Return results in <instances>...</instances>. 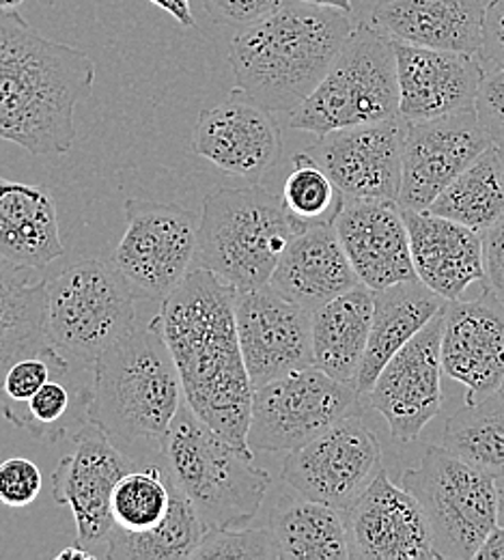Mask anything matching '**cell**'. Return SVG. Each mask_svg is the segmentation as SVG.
<instances>
[{
    "label": "cell",
    "instance_id": "obj_1",
    "mask_svg": "<svg viewBox=\"0 0 504 560\" xmlns=\"http://www.w3.org/2000/svg\"><path fill=\"white\" fill-rule=\"evenodd\" d=\"M237 289L195 268L160 302V326L179 369L188 406L231 444L248 446L253 384L235 322Z\"/></svg>",
    "mask_w": 504,
    "mask_h": 560
},
{
    "label": "cell",
    "instance_id": "obj_2",
    "mask_svg": "<svg viewBox=\"0 0 504 560\" xmlns=\"http://www.w3.org/2000/svg\"><path fill=\"white\" fill-rule=\"evenodd\" d=\"M95 84L91 57L46 39L17 9H0V140L31 155H63L75 140V108Z\"/></svg>",
    "mask_w": 504,
    "mask_h": 560
},
{
    "label": "cell",
    "instance_id": "obj_3",
    "mask_svg": "<svg viewBox=\"0 0 504 560\" xmlns=\"http://www.w3.org/2000/svg\"><path fill=\"white\" fill-rule=\"evenodd\" d=\"M354 26L348 11L283 0L231 39L237 89L277 115H291L319 86Z\"/></svg>",
    "mask_w": 504,
    "mask_h": 560
},
{
    "label": "cell",
    "instance_id": "obj_4",
    "mask_svg": "<svg viewBox=\"0 0 504 560\" xmlns=\"http://www.w3.org/2000/svg\"><path fill=\"white\" fill-rule=\"evenodd\" d=\"M184 399L179 369L157 315L93 362L89 422L115 444L155 442L160 448Z\"/></svg>",
    "mask_w": 504,
    "mask_h": 560
},
{
    "label": "cell",
    "instance_id": "obj_5",
    "mask_svg": "<svg viewBox=\"0 0 504 560\" xmlns=\"http://www.w3.org/2000/svg\"><path fill=\"white\" fill-rule=\"evenodd\" d=\"M164 470L199 513L206 530L248 526L274 479L253 464L255 453L231 444L184 404L160 446Z\"/></svg>",
    "mask_w": 504,
    "mask_h": 560
},
{
    "label": "cell",
    "instance_id": "obj_6",
    "mask_svg": "<svg viewBox=\"0 0 504 560\" xmlns=\"http://www.w3.org/2000/svg\"><path fill=\"white\" fill-rule=\"evenodd\" d=\"M283 201L259 184L220 186L203 199L197 261L237 291L270 284L295 233Z\"/></svg>",
    "mask_w": 504,
    "mask_h": 560
},
{
    "label": "cell",
    "instance_id": "obj_7",
    "mask_svg": "<svg viewBox=\"0 0 504 560\" xmlns=\"http://www.w3.org/2000/svg\"><path fill=\"white\" fill-rule=\"evenodd\" d=\"M399 117L395 42L373 24H356L339 57L310 97L289 115L297 132L324 137L335 130Z\"/></svg>",
    "mask_w": 504,
    "mask_h": 560
},
{
    "label": "cell",
    "instance_id": "obj_8",
    "mask_svg": "<svg viewBox=\"0 0 504 560\" xmlns=\"http://www.w3.org/2000/svg\"><path fill=\"white\" fill-rule=\"evenodd\" d=\"M137 293L117 266L82 259L46 279L52 346L84 364L137 328Z\"/></svg>",
    "mask_w": 504,
    "mask_h": 560
},
{
    "label": "cell",
    "instance_id": "obj_9",
    "mask_svg": "<svg viewBox=\"0 0 504 560\" xmlns=\"http://www.w3.org/2000/svg\"><path fill=\"white\" fill-rule=\"evenodd\" d=\"M427 513L439 559H474L501 524V488L494 477L453 451L430 446L417 468L401 477Z\"/></svg>",
    "mask_w": 504,
    "mask_h": 560
},
{
    "label": "cell",
    "instance_id": "obj_10",
    "mask_svg": "<svg viewBox=\"0 0 504 560\" xmlns=\"http://www.w3.org/2000/svg\"><path fill=\"white\" fill-rule=\"evenodd\" d=\"M356 384L317 366L281 375L253 393L248 446L253 453L295 451L356 412Z\"/></svg>",
    "mask_w": 504,
    "mask_h": 560
},
{
    "label": "cell",
    "instance_id": "obj_11",
    "mask_svg": "<svg viewBox=\"0 0 504 560\" xmlns=\"http://www.w3.org/2000/svg\"><path fill=\"white\" fill-rule=\"evenodd\" d=\"M126 231L115 266L137 298L162 302L188 277L199 246V222L177 203L128 199Z\"/></svg>",
    "mask_w": 504,
    "mask_h": 560
},
{
    "label": "cell",
    "instance_id": "obj_12",
    "mask_svg": "<svg viewBox=\"0 0 504 560\" xmlns=\"http://www.w3.org/2000/svg\"><path fill=\"white\" fill-rule=\"evenodd\" d=\"M382 470L377 435L352 415L289 451L283 481L304 498L348 511Z\"/></svg>",
    "mask_w": 504,
    "mask_h": 560
},
{
    "label": "cell",
    "instance_id": "obj_13",
    "mask_svg": "<svg viewBox=\"0 0 504 560\" xmlns=\"http://www.w3.org/2000/svg\"><path fill=\"white\" fill-rule=\"evenodd\" d=\"M137 466L95 424L86 422L73 433L72 448L52 472L57 504L72 509L75 544L84 548L108 546L115 530L113 491ZM93 552V550H91Z\"/></svg>",
    "mask_w": 504,
    "mask_h": 560
},
{
    "label": "cell",
    "instance_id": "obj_14",
    "mask_svg": "<svg viewBox=\"0 0 504 560\" xmlns=\"http://www.w3.org/2000/svg\"><path fill=\"white\" fill-rule=\"evenodd\" d=\"M235 322L253 388L315 366L310 311L272 284L237 291Z\"/></svg>",
    "mask_w": 504,
    "mask_h": 560
},
{
    "label": "cell",
    "instance_id": "obj_15",
    "mask_svg": "<svg viewBox=\"0 0 504 560\" xmlns=\"http://www.w3.org/2000/svg\"><path fill=\"white\" fill-rule=\"evenodd\" d=\"M494 140L481 128L474 108L427 121H406L401 210H430L433 201L470 166Z\"/></svg>",
    "mask_w": 504,
    "mask_h": 560
},
{
    "label": "cell",
    "instance_id": "obj_16",
    "mask_svg": "<svg viewBox=\"0 0 504 560\" xmlns=\"http://www.w3.org/2000/svg\"><path fill=\"white\" fill-rule=\"evenodd\" d=\"M444 311L446 306L386 362L364 395L368 406L388 422L397 442L417 440L442 408Z\"/></svg>",
    "mask_w": 504,
    "mask_h": 560
},
{
    "label": "cell",
    "instance_id": "obj_17",
    "mask_svg": "<svg viewBox=\"0 0 504 560\" xmlns=\"http://www.w3.org/2000/svg\"><path fill=\"white\" fill-rule=\"evenodd\" d=\"M190 149L220 171L259 184L281 160L283 130L277 113L235 86L220 104L199 115Z\"/></svg>",
    "mask_w": 504,
    "mask_h": 560
},
{
    "label": "cell",
    "instance_id": "obj_18",
    "mask_svg": "<svg viewBox=\"0 0 504 560\" xmlns=\"http://www.w3.org/2000/svg\"><path fill=\"white\" fill-rule=\"evenodd\" d=\"M406 121L364 124L317 137L308 151L345 199L399 201Z\"/></svg>",
    "mask_w": 504,
    "mask_h": 560
},
{
    "label": "cell",
    "instance_id": "obj_19",
    "mask_svg": "<svg viewBox=\"0 0 504 560\" xmlns=\"http://www.w3.org/2000/svg\"><path fill=\"white\" fill-rule=\"evenodd\" d=\"M343 517L350 559L439 560L425 509L403 486H395L386 470Z\"/></svg>",
    "mask_w": 504,
    "mask_h": 560
},
{
    "label": "cell",
    "instance_id": "obj_20",
    "mask_svg": "<svg viewBox=\"0 0 504 560\" xmlns=\"http://www.w3.org/2000/svg\"><path fill=\"white\" fill-rule=\"evenodd\" d=\"M444 375L468 390V404L492 397L504 382V304L485 287L474 300H453L442 328Z\"/></svg>",
    "mask_w": 504,
    "mask_h": 560
},
{
    "label": "cell",
    "instance_id": "obj_21",
    "mask_svg": "<svg viewBox=\"0 0 504 560\" xmlns=\"http://www.w3.org/2000/svg\"><path fill=\"white\" fill-rule=\"evenodd\" d=\"M395 42V39H392ZM399 117L408 124L474 108L485 68L479 55L395 42Z\"/></svg>",
    "mask_w": 504,
    "mask_h": 560
},
{
    "label": "cell",
    "instance_id": "obj_22",
    "mask_svg": "<svg viewBox=\"0 0 504 560\" xmlns=\"http://www.w3.org/2000/svg\"><path fill=\"white\" fill-rule=\"evenodd\" d=\"M335 229L364 287L379 291L419 279L412 264L408 224L399 203L345 199L335 218Z\"/></svg>",
    "mask_w": 504,
    "mask_h": 560
},
{
    "label": "cell",
    "instance_id": "obj_23",
    "mask_svg": "<svg viewBox=\"0 0 504 560\" xmlns=\"http://www.w3.org/2000/svg\"><path fill=\"white\" fill-rule=\"evenodd\" d=\"M419 280L446 302L461 300L470 284L485 280L481 233L430 210H401Z\"/></svg>",
    "mask_w": 504,
    "mask_h": 560
},
{
    "label": "cell",
    "instance_id": "obj_24",
    "mask_svg": "<svg viewBox=\"0 0 504 560\" xmlns=\"http://www.w3.org/2000/svg\"><path fill=\"white\" fill-rule=\"evenodd\" d=\"M483 13L481 0H375L371 24L395 42L479 55Z\"/></svg>",
    "mask_w": 504,
    "mask_h": 560
},
{
    "label": "cell",
    "instance_id": "obj_25",
    "mask_svg": "<svg viewBox=\"0 0 504 560\" xmlns=\"http://www.w3.org/2000/svg\"><path fill=\"white\" fill-rule=\"evenodd\" d=\"M270 284L306 311H315L361 284L335 222L313 224L289 242Z\"/></svg>",
    "mask_w": 504,
    "mask_h": 560
},
{
    "label": "cell",
    "instance_id": "obj_26",
    "mask_svg": "<svg viewBox=\"0 0 504 560\" xmlns=\"http://www.w3.org/2000/svg\"><path fill=\"white\" fill-rule=\"evenodd\" d=\"M63 255L57 201L48 188L0 175V257L42 270Z\"/></svg>",
    "mask_w": 504,
    "mask_h": 560
},
{
    "label": "cell",
    "instance_id": "obj_27",
    "mask_svg": "<svg viewBox=\"0 0 504 560\" xmlns=\"http://www.w3.org/2000/svg\"><path fill=\"white\" fill-rule=\"evenodd\" d=\"M373 293V324L356 377V388L362 397L371 390L386 362L406 348L448 304L419 279L406 280Z\"/></svg>",
    "mask_w": 504,
    "mask_h": 560
},
{
    "label": "cell",
    "instance_id": "obj_28",
    "mask_svg": "<svg viewBox=\"0 0 504 560\" xmlns=\"http://www.w3.org/2000/svg\"><path fill=\"white\" fill-rule=\"evenodd\" d=\"M373 289L359 284L310 313L315 366L356 384L373 324Z\"/></svg>",
    "mask_w": 504,
    "mask_h": 560
},
{
    "label": "cell",
    "instance_id": "obj_29",
    "mask_svg": "<svg viewBox=\"0 0 504 560\" xmlns=\"http://www.w3.org/2000/svg\"><path fill=\"white\" fill-rule=\"evenodd\" d=\"M279 550V560H348L350 544L343 511L285 493L279 498L268 522Z\"/></svg>",
    "mask_w": 504,
    "mask_h": 560
},
{
    "label": "cell",
    "instance_id": "obj_30",
    "mask_svg": "<svg viewBox=\"0 0 504 560\" xmlns=\"http://www.w3.org/2000/svg\"><path fill=\"white\" fill-rule=\"evenodd\" d=\"M46 328V279L0 257V395L13 362L50 348Z\"/></svg>",
    "mask_w": 504,
    "mask_h": 560
},
{
    "label": "cell",
    "instance_id": "obj_31",
    "mask_svg": "<svg viewBox=\"0 0 504 560\" xmlns=\"http://www.w3.org/2000/svg\"><path fill=\"white\" fill-rule=\"evenodd\" d=\"M86 371L93 366L70 358L26 404L2 406L4 419L50 444L78 433L89 422L91 382L80 380Z\"/></svg>",
    "mask_w": 504,
    "mask_h": 560
},
{
    "label": "cell",
    "instance_id": "obj_32",
    "mask_svg": "<svg viewBox=\"0 0 504 560\" xmlns=\"http://www.w3.org/2000/svg\"><path fill=\"white\" fill-rule=\"evenodd\" d=\"M432 213L485 233L504 218V164L499 147H490L470 164L430 208Z\"/></svg>",
    "mask_w": 504,
    "mask_h": 560
},
{
    "label": "cell",
    "instance_id": "obj_33",
    "mask_svg": "<svg viewBox=\"0 0 504 560\" xmlns=\"http://www.w3.org/2000/svg\"><path fill=\"white\" fill-rule=\"evenodd\" d=\"M203 533L206 526L192 502L173 486L166 517L144 533H130L115 526L104 557L110 560L192 559Z\"/></svg>",
    "mask_w": 504,
    "mask_h": 560
},
{
    "label": "cell",
    "instance_id": "obj_34",
    "mask_svg": "<svg viewBox=\"0 0 504 560\" xmlns=\"http://www.w3.org/2000/svg\"><path fill=\"white\" fill-rule=\"evenodd\" d=\"M444 446L496 479L504 491V399L501 393L455 412L444 429Z\"/></svg>",
    "mask_w": 504,
    "mask_h": 560
},
{
    "label": "cell",
    "instance_id": "obj_35",
    "mask_svg": "<svg viewBox=\"0 0 504 560\" xmlns=\"http://www.w3.org/2000/svg\"><path fill=\"white\" fill-rule=\"evenodd\" d=\"M173 500V483L157 466L130 470L119 479L113 491L115 526L130 533H144L157 526Z\"/></svg>",
    "mask_w": 504,
    "mask_h": 560
},
{
    "label": "cell",
    "instance_id": "obj_36",
    "mask_svg": "<svg viewBox=\"0 0 504 560\" xmlns=\"http://www.w3.org/2000/svg\"><path fill=\"white\" fill-rule=\"evenodd\" d=\"M281 201L293 220L306 229L313 224L335 222L345 197L315 158L304 151L293 155V171L285 179Z\"/></svg>",
    "mask_w": 504,
    "mask_h": 560
},
{
    "label": "cell",
    "instance_id": "obj_37",
    "mask_svg": "<svg viewBox=\"0 0 504 560\" xmlns=\"http://www.w3.org/2000/svg\"><path fill=\"white\" fill-rule=\"evenodd\" d=\"M195 560H279V550L270 535V528L239 526V528H210L203 533Z\"/></svg>",
    "mask_w": 504,
    "mask_h": 560
},
{
    "label": "cell",
    "instance_id": "obj_38",
    "mask_svg": "<svg viewBox=\"0 0 504 560\" xmlns=\"http://www.w3.org/2000/svg\"><path fill=\"white\" fill-rule=\"evenodd\" d=\"M68 362H70V355L57 350L55 346L39 353L20 358L9 366L2 380L0 406L26 404Z\"/></svg>",
    "mask_w": 504,
    "mask_h": 560
},
{
    "label": "cell",
    "instance_id": "obj_39",
    "mask_svg": "<svg viewBox=\"0 0 504 560\" xmlns=\"http://www.w3.org/2000/svg\"><path fill=\"white\" fill-rule=\"evenodd\" d=\"M42 486V470L35 462L26 457H9L0 462V504L24 509L37 500Z\"/></svg>",
    "mask_w": 504,
    "mask_h": 560
},
{
    "label": "cell",
    "instance_id": "obj_40",
    "mask_svg": "<svg viewBox=\"0 0 504 560\" xmlns=\"http://www.w3.org/2000/svg\"><path fill=\"white\" fill-rule=\"evenodd\" d=\"M474 113L479 117L481 128L488 132V137L494 140V144L504 142V70L488 71L477 100H474Z\"/></svg>",
    "mask_w": 504,
    "mask_h": 560
},
{
    "label": "cell",
    "instance_id": "obj_41",
    "mask_svg": "<svg viewBox=\"0 0 504 560\" xmlns=\"http://www.w3.org/2000/svg\"><path fill=\"white\" fill-rule=\"evenodd\" d=\"M206 13L231 26H246L253 24L268 13H272L283 0H199Z\"/></svg>",
    "mask_w": 504,
    "mask_h": 560
},
{
    "label": "cell",
    "instance_id": "obj_42",
    "mask_svg": "<svg viewBox=\"0 0 504 560\" xmlns=\"http://www.w3.org/2000/svg\"><path fill=\"white\" fill-rule=\"evenodd\" d=\"M479 59L485 71L504 70V0H490L485 7Z\"/></svg>",
    "mask_w": 504,
    "mask_h": 560
},
{
    "label": "cell",
    "instance_id": "obj_43",
    "mask_svg": "<svg viewBox=\"0 0 504 560\" xmlns=\"http://www.w3.org/2000/svg\"><path fill=\"white\" fill-rule=\"evenodd\" d=\"M483 268L488 289L504 304V218L483 235Z\"/></svg>",
    "mask_w": 504,
    "mask_h": 560
},
{
    "label": "cell",
    "instance_id": "obj_44",
    "mask_svg": "<svg viewBox=\"0 0 504 560\" xmlns=\"http://www.w3.org/2000/svg\"><path fill=\"white\" fill-rule=\"evenodd\" d=\"M149 2L160 7L162 11H166L171 18H175L179 22V26H184V28L197 26V20L190 9V0H149Z\"/></svg>",
    "mask_w": 504,
    "mask_h": 560
},
{
    "label": "cell",
    "instance_id": "obj_45",
    "mask_svg": "<svg viewBox=\"0 0 504 560\" xmlns=\"http://www.w3.org/2000/svg\"><path fill=\"white\" fill-rule=\"evenodd\" d=\"M477 560H504V526H496L490 537L485 539V544L481 546V550L477 552Z\"/></svg>",
    "mask_w": 504,
    "mask_h": 560
},
{
    "label": "cell",
    "instance_id": "obj_46",
    "mask_svg": "<svg viewBox=\"0 0 504 560\" xmlns=\"http://www.w3.org/2000/svg\"><path fill=\"white\" fill-rule=\"evenodd\" d=\"M57 559L59 560H72V559H82V560H93L97 559V555L95 552H91L89 548H84V546H80V544H72L70 548H66V550H61L59 555H57Z\"/></svg>",
    "mask_w": 504,
    "mask_h": 560
},
{
    "label": "cell",
    "instance_id": "obj_47",
    "mask_svg": "<svg viewBox=\"0 0 504 560\" xmlns=\"http://www.w3.org/2000/svg\"><path fill=\"white\" fill-rule=\"evenodd\" d=\"M302 2L319 4V7H332V9H341V11L352 13V0H302Z\"/></svg>",
    "mask_w": 504,
    "mask_h": 560
},
{
    "label": "cell",
    "instance_id": "obj_48",
    "mask_svg": "<svg viewBox=\"0 0 504 560\" xmlns=\"http://www.w3.org/2000/svg\"><path fill=\"white\" fill-rule=\"evenodd\" d=\"M22 2H24V0H0V9H2V11H13V9H17Z\"/></svg>",
    "mask_w": 504,
    "mask_h": 560
},
{
    "label": "cell",
    "instance_id": "obj_49",
    "mask_svg": "<svg viewBox=\"0 0 504 560\" xmlns=\"http://www.w3.org/2000/svg\"><path fill=\"white\" fill-rule=\"evenodd\" d=\"M501 517L504 520V491H501Z\"/></svg>",
    "mask_w": 504,
    "mask_h": 560
},
{
    "label": "cell",
    "instance_id": "obj_50",
    "mask_svg": "<svg viewBox=\"0 0 504 560\" xmlns=\"http://www.w3.org/2000/svg\"><path fill=\"white\" fill-rule=\"evenodd\" d=\"M499 147V151H501V158H503V164H504V142L503 144H496Z\"/></svg>",
    "mask_w": 504,
    "mask_h": 560
},
{
    "label": "cell",
    "instance_id": "obj_51",
    "mask_svg": "<svg viewBox=\"0 0 504 560\" xmlns=\"http://www.w3.org/2000/svg\"><path fill=\"white\" fill-rule=\"evenodd\" d=\"M499 393H501V397H503V399H504V382H503V386H501V390H499Z\"/></svg>",
    "mask_w": 504,
    "mask_h": 560
}]
</instances>
